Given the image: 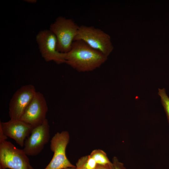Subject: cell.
<instances>
[{
  "instance_id": "8fae6325",
  "label": "cell",
  "mask_w": 169,
  "mask_h": 169,
  "mask_svg": "<svg viewBox=\"0 0 169 169\" xmlns=\"http://www.w3.org/2000/svg\"><path fill=\"white\" fill-rule=\"evenodd\" d=\"M90 155L94 159L98 165L105 166L111 163L106 153L102 150H94Z\"/></svg>"
},
{
  "instance_id": "30bf717a",
  "label": "cell",
  "mask_w": 169,
  "mask_h": 169,
  "mask_svg": "<svg viewBox=\"0 0 169 169\" xmlns=\"http://www.w3.org/2000/svg\"><path fill=\"white\" fill-rule=\"evenodd\" d=\"M0 127L8 137L14 140L21 147L23 146L25 140L34 128L21 120L13 119L0 121Z\"/></svg>"
},
{
  "instance_id": "5bb4252c",
  "label": "cell",
  "mask_w": 169,
  "mask_h": 169,
  "mask_svg": "<svg viewBox=\"0 0 169 169\" xmlns=\"http://www.w3.org/2000/svg\"><path fill=\"white\" fill-rule=\"evenodd\" d=\"M111 169H126L124 164L120 162L117 157H114L110 165Z\"/></svg>"
},
{
  "instance_id": "6da1fadb",
  "label": "cell",
  "mask_w": 169,
  "mask_h": 169,
  "mask_svg": "<svg viewBox=\"0 0 169 169\" xmlns=\"http://www.w3.org/2000/svg\"><path fill=\"white\" fill-rule=\"evenodd\" d=\"M107 57L81 40L74 41L71 50L66 53L65 63L81 72L93 71L102 65Z\"/></svg>"
},
{
  "instance_id": "4fadbf2b",
  "label": "cell",
  "mask_w": 169,
  "mask_h": 169,
  "mask_svg": "<svg viewBox=\"0 0 169 169\" xmlns=\"http://www.w3.org/2000/svg\"><path fill=\"white\" fill-rule=\"evenodd\" d=\"M97 165L94 159L90 155L87 156L85 164L86 169H96Z\"/></svg>"
},
{
  "instance_id": "277c9868",
  "label": "cell",
  "mask_w": 169,
  "mask_h": 169,
  "mask_svg": "<svg viewBox=\"0 0 169 169\" xmlns=\"http://www.w3.org/2000/svg\"><path fill=\"white\" fill-rule=\"evenodd\" d=\"M23 149L10 141L0 143V169H34Z\"/></svg>"
},
{
  "instance_id": "ac0fdd59",
  "label": "cell",
  "mask_w": 169,
  "mask_h": 169,
  "mask_svg": "<svg viewBox=\"0 0 169 169\" xmlns=\"http://www.w3.org/2000/svg\"><path fill=\"white\" fill-rule=\"evenodd\" d=\"M24 1L27 2L32 3H35L37 1V0H26Z\"/></svg>"
},
{
  "instance_id": "5b68a950",
  "label": "cell",
  "mask_w": 169,
  "mask_h": 169,
  "mask_svg": "<svg viewBox=\"0 0 169 169\" xmlns=\"http://www.w3.org/2000/svg\"><path fill=\"white\" fill-rule=\"evenodd\" d=\"M69 133L67 131L57 132L50 141V148L54 153L50 162L44 169H65L74 168L66 154V149L69 141Z\"/></svg>"
},
{
  "instance_id": "e0dca14e",
  "label": "cell",
  "mask_w": 169,
  "mask_h": 169,
  "mask_svg": "<svg viewBox=\"0 0 169 169\" xmlns=\"http://www.w3.org/2000/svg\"><path fill=\"white\" fill-rule=\"evenodd\" d=\"M111 164L105 166L97 165L96 169H111Z\"/></svg>"
},
{
  "instance_id": "7a4b0ae2",
  "label": "cell",
  "mask_w": 169,
  "mask_h": 169,
  "mask_svg": "<svg viewBox=\"0 0 169 169\" xmlns=\"http://www.w3.org/2000/svg\"><path fill=\"white\" fill-rule=\"evenodd\" d=\"M79 26L73 19L61 16L51 23L49 30L56 36L58 52L67 53L70 51Z\"/></svg>"
},
{
  "instance_id": "d6986e66",
  "label": "cell",
  "mask_w": 169,
  "mask_h": 169,
  "mask_svg": "<svg viewBox=\"0 0 169 169\" xmlns=\"http://www.w3.org/2000/svg\"><path fill=\"white\" fill-rule=\"evenodd\" d=\"M75 167H74V168H66V169H75Z\"/></svg>"
},
{
  "instance_id": "8992f818",
  "label": "cell",
  "mask_w": 169,
  "mask_h": 169,
  "mask_svg": "<svg viewBox=\"0 0 169 169\" xmlns=\"http://www.w3.org/2000/svg\"><path fill=\"white\" fill-rule=\"evenodd\" d=\"M36 40L41 55L46 61H53L58 64L65 63L66 53L57 50L56 38L49 29L39 31Z\"/></svg>"
},
{
  "instance_id": "9a60e30c",
  "label": "cell",
  "mask_w": 169,
  "mask_h": 169,
  "mask_svg": "<svg viewBox=\"0 0 169 169\" xmlns=\"http://www.w3.org/2000/svg\"><path fill=\"white\" fill-rule=\"evenodd\" d=\"M87 158V156L81 157L76 163L75 169H86L85 164Z\"/></svg>"
},
{
  "instance_id": "52a82bcc",
  "label": "cell",
  "mask_w": 169,
  "mask_h": 169,
  "mask_svg": "<svg viewBox=\"0 0 169 169\" xmlns=\"http://www.w3.org/2000/svg\"><path fill=\"white\" fill-rule=\"evenodd\" d=\"M48 111L44 95L40 92L36 91L20 120L35 128L41 125L47 119Z\"/></svg>"
},
{
  "instance_id": "9c48e42d",
  "label": "cell",
  "mask_w": 169,
  "mask_h": 169,
  "mask_svg": "<svg viewBox=\"0 0 169 169\" xmlns=\"http://www.w3.org/2000/svg\"><path fill=\"white\" fill-rule=\"evenodd\" d=\"M36 91L31 84L23 85L14 94L9 104L10 119L20 120L33 99Z\"/></svg>"
},
{
  "instance_id": "ba28073f",
  "label": "cell",
  "mask_w": 169,
  "mask_h": 169,
  "mask_svg": "<svg viewBox=\"0 0 169 169\" xmlns=\"http://www.w3.org/2000/svg\"><path fill=\"white\" fill-rule=\"evenodd\" d=\"M50 126L46 119L41 125L34 128L24 142L23 149L28 156L39 154L49 140Z\"/></svg>"
},
{
  "instance_id": "3957f363",
  "label": "cell",
  "mask_w": 169,
  "mask_h": 169,
  "mask_svg": "<svg viewBox=\"0 0 169 169\" xmlns=\"http://www.w3.org/2000/svg\"><path fill=\"white\" fill-rule=\"evenodd\" d=\"M76 40L84 41L107 57L114 49L110 36L93 26H79L74 41Z\"/></svg>"
},
{
  "instance_id": "2e32d148",
  "label": "cell",
  "mask_w": 169,
  "mask_h": 169,
  "mask_svg": "<svg viewBox=\"0 0 169 169\" xmlns=\"http://www.w3.org/2000/svg\"><path fill=\"white\" fill-rule=\"evenodd\" d=\"M8 137L4 133L1 127H0V143L6 141Z\"/></svg>"
},
{
  "instance_id": "7c38bea8",
  "label": "cell",
  "mask_w": 169,
  "mask_h": 169,
  "mask_svg": "<svg viewBox=\"0 0 169 169\" xmlns=\"http://www.w3.org/2000/svg\"><path fill=\"white\" fill-rule=\"evenodd\" d=\"M158 95L161 97V103L166 114L169 124V97L164 88L159 89Z\"/></svg>"
}]
</instances>
